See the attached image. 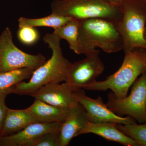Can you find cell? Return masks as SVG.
Instances as JSON below:
<instances>
[{
	"label": "cell",
	"instance_id": "6da1fadb",
	"mask_svg": "<svg viewBox=\"0 0 146 146\" xmlns=\"http://www.w3.org/2000/svg\"><path fill=\"white\" fill-rule=\"evenodd\" d=\"M61 40L53 33L45 35L43 41L52 52L50 58L35 70L28 82H21L13 86V93L29 96L46 84L66 81L68 69L72 63L63 56Z\"/></svg>",
	"mask_w": 146,
	"mask_h": 146
},
{
	"label": "cell",
	"instance_id": "7a4b0ae2",
	"mask_svg": "<svg viewBox=\"0 0 146 146\" xmlns=\"http://www.w3.org/2000/svg\"><path fill=\"white\" fill-rule=\"evenodd\" d=\"M78 45L77 54H89L99 48L112 53L123 50V42L116 25L102 18L78 21Z\"/></svg>",
	"mask_w": 146,
	"mask_h": 146
},
{
	"label": "cell",
	"instance_id": "3957f363",
	"mask_svg": "<svg viewBox=\"0 0 146 146\" xmlns=\"http://www.w3.org/2000/svg\"><path fill=\"white\" fill-rule=\"evenodd\" d=\"M146 50L134 49L125 54L122 64L116 72L107 77L104 80L96 81L84 89L98 91L110 89L116 98H125L138 77L146 72Z\"/></svg>",
	"mask_w": 146,
	"mask_h": 146
},
{
	"label": "cell",
	"instance_id": "277c9868",
	"mask_svg": "<svg viewBox=\"0 0 146 146\" xmlns=\"http://www.w3.org/2000/svg\"><path fill=\"white\" fill-rule=\"evenodd\" d=\"M52 13L78 21L102 18L115 25L123 16L119 4L107 0H54L51 4Z\"/></svg>",
	"mask_w": 146,
	"mask_h": 146
},
{
	"label": "cell",
	"instance_id": "5b68a950",
	"mask_svg": "<svg viewBox=\"0 0 146 146\" xmlns=\"http://www.w3.org/2000/svg\"><path fill=\"white\" fill-rule=\"evenodd\" d=\"M119 4L123 16L116 26L122 37L123 50L126 54L136 48L146 50V1L121 0Z\"/></svg>",
	"mask_w": 146,
	"mask_h": 146
},
{
	"label": "cell",
	"instance_id": "8992f818",
	"mask_svg": "<svg viewBox=\"0 0 146 146\" xmlns=\"http://www.w3.org/2000/svg\"><path fill=\"white\" fill-rule=\"evenodd\" d=\"M106 104L118 115H128L139 123H146V71L133 83L128 96L117 98L110 92Z\"/></svg>",
	"mask_w": 146,
	"mask_h": 146
},
{
	"label": "cell",
	"instance_id": "52a82bcc",
	"mask_svg": "<svg viewBox=\"0 0 146 146\" xmlns=\"http://www.w3.org/2000/svg\"><path fill=\"white\" fill-rule=\"evenodd\" d=\"M46 61L41 54H31L17 48L8 27L0 35V72L23 68L35 70Z\"/></svg>",
	"mask_w": 146,
	"mask_h": 146
},
{
	"label": "cell",
	"instance_id": "ba28073f",
	"mask_svg": "<svg viewBox=\"0 0 146 146\" xmlns=\"http://www.w3.org/2000/svg\"><path fill=\"white\" fill-rule=\"evenodd\" d=\"M100 51L95 50L82 60L72 63L65 82L75 91L84 89L94 83L103 72L104 66L99 57Z\"/></svg>",
	"mask_w": 146,
	"mask_h": 146
},
{
	"label": "cell",
	"instance_id": "9c48e42d",
	"mask_svg": "<svg viewBox=\"0 0 146 146\" xmlns=\"http://www.w3.org/2000/svg\"><path fill=\"white\" fill-rule=\"evenodd\" d=\"M75 96L79 103L86 111L90 122L94 123H112L122 124L136 123V120L130 116L123 117L111 111L104 103L101 97L93 99L86 96L82 89L74 92Z\"/></svg>",
	"mask_w": 146,
	"mask_h": 146
},
{
	"label": "cell",
	"instance_id": "30bf717a",
	"mask_svg": "<svg viewBox=\"0 0 146 146\" xmlns=\"http://www.w3.org/2000/svg\"><path fill=\"white\" fill-rule=\"evenodd\" d=\"M75 91L68 83H51L39 88L29 96L52 105L70 108L79 104Z\"/></svg>",
	"mask_w": 146,
	"mask_h": 146
},
{
	"label": "cell",
	"instance_id": "8fae6325",
	"mask_svg": "<svg viewBox=\"0 0 146 146\" xmlns=\"http://www.w3.org/2000/svg\"><path fill=\"white\" fill-rule=\"evenodd\" d=\"M61 123H33L9 136H0V146H33L39 137L50 131L60 130Z\"/></svg>",
	"mask_w": 146,
	"mask_h": 146
},
{
	"label": "cell",
	"instance_id": "7c38bea8",
	"mask_svg": "<svg viewBox=\"0 0 146 146\" xmlns=\"http://www.w3.org/2000/svg\"><path fill=\"white\" fill-rule=\"evenodd\" d=\"M90 122L86 111L80 104L72 108L60 128V145L67 146L72 138L80 135L82 131Z\"/></svg>",
	"mask_w": 146,
	"mask_h": 146
},
{
	"label": "cell",
	"instance_id": "4fadbf2b",
	"mask_svg": "<svg viewBox=\"0 0 146 146\" xmlns=\"http://www.w3.org/2000/svg\"><path fill=\"white\" fill-rule=\"evenodd\" d=\"M112 123H94L89 122L82 131L80 135L92 133L96 134L106 140L116 142L126 146H141L138 142L128 137L118 129Z\"/></svg>",
	"mask_w": 146,
	"mask_h": 146
},
{
	"label": "cell",
	"instance_id": "5bb4252c",
	"mask_svg": "<svg viewBox=\"0 0 146 146\" xmlns=\"http://www.w3.org/2000/svg\"><path fill=\"white\" fill-rule=\"evenodd\" d=\"M27 109L38 122L62 123L68 116L70 108L57 107L35 99L33 104Z\"/></svg>",
	"mask_w": 146,
	"mask_h": 146
},
{
	"label": "cell",
	"instance_id": "9a60e30c",
	"mask_svg": "<svg viewBox=\"0 0 146 146\" xmlns=\"http://www.w3.org/2000/svg\"><path fill=\"white\" fill-rule=\"evenodd\" d=\"M38 122L27 109L8 108L0 136H9L23 129L33 123Z\"/></svg>",
	"mask_w": 146,
	"mask_h": 146
},
{
	"label": "cell",
	"instance_id": "2e32d148",
	"mask_svg": "<svg viewBox=\"0 0 146 146\" xmlns=\"http://www.w3.org/2000/svg\"><path fill=\"white\" fill-rule=\"evenodd\" d=\"M72 19L69 17L58 16L51 13L49 16L38 18H29L21 17L18 19V26L37 27H47L55 29L62 26Z\"/></svg>",
	"mask_w": 146,
	"mask_h": 146
},
{
	"label": "cell",
	"instance_id": "e0dca14e",
	"mask_svg": "<svg viewBox=\"0 0 146 146\" xmlns=\"http://www.w3.org/2000/svg\"><path fill=\"white\" fill-rule=\"evenodd\" d=\"M78 21L72 19L62 26L54 29L53 33L61 39L66 40L69 44L70 49L76 54L78 45Z\"/></svg>",
	"mask_w": 146,
	"mask_h": 146
},
{
	"label": "cell",
	"instance_id": "ac0fdd59",
	"mask_svg": "<svg viewBox=\"0 0 146 146\" xmlns=\"http://www.w3.org/2000/svg\"><path fill=\"white\" fill-rule=\"evenodd\" d=\"M35 70L29 68L0 72V90L12 88L25 80L30 78Z\"/></svg>",
	"mask_w": 146,
	"mask_h": 146
},
{
	"label": "cell",
	"instance_id": "d6986e66",
	"mask_svg": "<svg viewBox=\"0 0 146 146\" xmlns=\"http://www.w3.org/2000/svg\"><path fill=\"white\" fill-rule=\"evenodd\" d=\"M116 127L125 135L140 144L141 146H146V123L115 124Z\"/></svg>",
	"mask_w": 146,
	"mask_h": 146
},
{
	"label": "cell",
	"instance_id": "ffe728a7",
	"mask_svg": "<svg viewBox=\"0 0 146 146\" xmlns=\"http://www.w3.org/2000/svg\"><path fill=\"white\" fill-rule=\"evenodd\" d=\"M17 36L18 39L24 45L31 46L35 44L39 38V32L35 28L24 26L19 27Z\"/></svg>",
	"mask_w": 146,
	"mask_h": 146
},
{
	"label": "cell",
	"instance_id": "44dd1931",
	"mask_svg": "<svg viewBox=\"0 0 146 146\" xmlns=\"http://www.w3.org/2000/svg\"><path fill=\"white\" fill-rule=\"evenodd\" d=\"M33 146H60V130L43 134L36 140Z\"/></svg>",
	"mask_w": 146,
	"mask_h": 146
},
{
	"label": "cell",
	"instance_id": "7402d4cb",
	"mask_svg": "<svg viewBox=\"0 0 146 146\" xmlns=\"http://www.w3.org/2000/svg\"><path fill=\"white\" fill-rule=\"evenodd\" d=\"M13 87L0 90V134L2 130L6 115L8 109L5 105V98L8 94L13 93Z\"/></svg>",
	"mask_w": 146,
	"mask_h": 146
},
{
	"label": "cell",
	"instance_id": "603a6c76",
	"mask_svg": "<svg viewBox=\"0 0 146 146\" xmlns=\"http://www.w3.org/2000/svg\"><path fill=\"white\" fill-rule=\"evenodd\" d=\"M107 1H109L110 2L115 3L119 4L121 0H107ZM146 1V0H145Z\"/></svg>",
	"mask_w": 146,
	"mask_h": 146
},
{
	"label": "cell",
	"instance_id": "cb8c5ba5",
	"mask_svg": "<svg viewBox=\"0 0 146 146\" xmlns=\"http://www.w3.org/2000/svg\"><path fill=\"white\" fill-rule=\"evenodd\" d=\"M145 35H146V25L145 27Z\"/></svg>",
	"mask_w": 146,
	"mask_h": 146
},
{
	"label": "cell",
	"instance_id": "d4e9b609",
	"mask_svg": "<svg viewBox=\"0 0 146 146\" xmlns=\"http://www.w3.org/2000/svg\"><path fill=\"white\" fill-rule=\"evenodd\" d=\"M145 66H146V60H145Z\"/></svg>",
	"mask_w": 146,
	"mask_h": 146
},
{
	"label": "cell",
	"instance_id": "484cf974",
	"mask_svg": "<svg viewBox=\"0 0 146 146\" xmlns=\"http://www.w3.org/2000/svg\"><path fill=\"white\" fill-rule=\"evenodd\" d=\"M145 39H146V35H145Z\"/></svg>",
	"mask_w": 146,
	"mask_h": 146
}]
</instances>
